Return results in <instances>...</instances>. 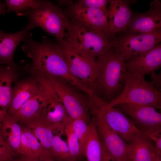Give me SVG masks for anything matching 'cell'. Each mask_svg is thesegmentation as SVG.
<instances>
[{
  "mask_svg": "<svg viewBox=\"0 0 161 161\" xmlns=\"http://www.w3.org/2000/svg\"><path fill=\"white\" fill-rule=\"evenodd\" d=\"M6 7L5 4L0 1V15H5L6 13L5 8Z\"/></svg>",
  "mask_w": 161,
  "mask_h": 161,
  "instance_id": "e575fe53",
  "label": "cell"
},
{
  "mask_svg": "<svg viewBox=\"0 0 161 161\" xmlns=\"http://www.w3.org/2000/svg\"><path fill=\"white\" fill-rule=\"evenodd\" d=\"M123 91L120 94L109 103L107 107H114L121 103H131L149 105L161 108V93L144 77L128 72Z\"/></svg>",
  "mask_w": 161,
  "mask_h": 161,
  "instance_id": "5b68a950",
  "label": "cell"
},
{
  "mask_svg": "<svg viewBox=\"0 0 161 161\" xmlns=\"http://www.w3.org/2000/svg\"><path fill=\"white\" fill-rule=\"evenodd\" d=\"M101 161H119L113 158L104 148L101 143Z\"/></svg>",
  "mask_w": 161,
  "mask_h": 161,
  "instance_id": "d6a6232c",
  "label": "cell"
},
{
  "mask_svg": "<svg viewBox=\"0 0 161 161\" xmlns=\"http://www.w3.org/2000/svg\"><path fill=\"white\" fill-rule=\"evenodd\" d=\"M34 27L28 22L21 30L17 32L7 33L0 30V64L9 65L14 62L13 56L17 47Z\"/></svg>",
  "mask_w": 161,
  "mask_h": 161,
  "instance_id": "ac0fdd59",
  "label": "cell"
},
{
  "mask_svg": "<svg viewBox=\"0 0 161 161\" xmlns=\"http://www.w3.org/2000/svg\"><path fill=\"white\" fill-rule=\"evenodd\" d=\"M28 72L29 75L19 79L12 87L10 100L6 113L9 115L16 112L42 88L41 84L36 75L29 69Z\"/></svg>",
  "mask_w": 161,
  "mask_h": 161,
  "instance_id": "5bb4252c",
  "label": "cell"
},
{
  "mask_svg": "<svg viewBox=\"0 0 161 161\" xmlns=\"http://www.w3.org/2000/svg\"><path fill=\"white\" fill-rule=\"evenodd\" d=\"M21 129L19 154L23 156V158L43 160L52 158L44 149L30 130L25 127Z\"/></svg>",
  "mask_w": 161,
  "mask_h": 161,
  "instance_id": "44dd1931",
  "label": "cell"
},
{
  "mask_svg": "<svg viewBox=\"0 0 161 161\" xmlns=\"http://www.w3.org/2000/svg\"><path fill=\"white\" fill-rule=\"evenodd\" d=\"M73 120L69 116L65 122L64 130L67 136L68 145L70 152L71 161H75L81 157L79 142L72 128Z\"/></svg>",
  "mask_w": 161,
  "mask_h": 161,
  "instance_id": "d4e9b609",
  "label": "cell"
},
{
  "mask_svg": "<svg viewBox=\"0 0 161 161\" xmlns=\"http://www.w3.org/2000/svg\"><path fill=\"white\" fill-rule=\"evenodd\" d=\"M161 29V3L154 0L148 11L143 13H134L124 34H143Z\"/></svg>",
  "mask_w": 161,
  "mask_h": 161,
  "instance_id": "4fadbf2b",
  "label": "cell"
},
{
  "mask_svg": "<svg viewBox=\"0 0 161 161\" xmlns=\"http://www.w3.org/2000/svg\"><path fill=\"white\" fill-rule=\"evenodd\" d=\"M0 127L8 128L9 132H0L2 136H7V141L15 153L19 154L21 134V129L18 123L6 113L1 124Z\"/></svg>",
  "mask_w": 161,
  "mask_h": 161,
  "instance_id": "603a6c76",
  "label": "cell"
},
{
  "mask_svg": "<svg viewBox=\"0 0 161 161\" xmlns=\"http://www.w3.org/2000/svg\"><path fill=\"white\" fill-rule=\"evenodd\" d=\"M110 0H80L72 4L78 7H91L98 8L107 12V5Z\"/></svg>",
  "mask_w": 161,
  "mask_h": 161,
  "instance_id": "f1b7e54d",
  "label": "cell"
},
{
  "mask_svg": "<svg viewBox=\"0 0 161 161\" xmlns=\"http://www.w3.org/2000/svg\"><path fill=\"white\" fill-rule=\"evenodd\" d=\"M128 72L144 77L158 69L161 65V43L142 55L126 62Z\"/></svg>",
  "mask_w": 161,
  "mask_h": 161,
  "instance_id": "e0dca14e",
  "label": "cell"
},
{
  "mask_svg": "<svg viewBox=\"0 0 161 161\" xmlns=\"http://www.w3.org/2000/svg\"><path fill=\"white\" fill-rule=\"evenodd\" d=\"M51 154L52 158L58 161H71L68 144L58 135L54 136Z\"/></svg>",
  "mask_w": 161,
  "mask_h": 161,
  "instance_id": "4316f807",
  "label": "cell"
},
{
  "mask_svg": "<svg viewBox=\"0 0 161 161\" xmlns=\"http://www.w3.org/2000/svg\"><path fill=\"white\" fill-rule=\"evenodd\" d=\"M148 137L154 143V148L157 154L161 155V134L157 133L149 135Z\"/></svg>",
  "mask_w": 161,
  "mask_h": 161,
  "instance_id": "4dcf8cb0",
  "label": "cell"
},
{
  "mask_svg": "<svg viewBox=\"0 0 161 161\" xmlns=\"http://www.w3.org/2000/svg\"><path fill=\"white\" fill-rule=\"evenodd\" d=\"M15 153L0 133V161H7L13 159Z\"/></svg>",
  "mask_w": 161,
  "mask_h": 161,
  "instance_id": "f546056e",
  "label": "cell"
},
{
  "mask_svg": "<svg viewBox=\"0 0 161 161\" xmlns=\"http://www.w3.org/2000/svg\"><path fill=\"white\" fill-rule=\"evenodd\" d=\"M44 1L39 0H5L4 4L7 8L6 13L15 12L18 15L21 12L26 9L38 7L42 4Z\"/></svg>",
  "mask_w": 161,
  "mask_h": 161,
  "instance_id": "83f0119b",
  "label": "cell"
},
{
  "mask_svg": "<svg viewBox=\"0 0 161 161\" xmlns=\"http://www.w3.org/2000/svg\"><path fill=\"white\" fill-rule=\"evenodd\" d=\"M89 108L93 116L97 131L102 138L104 148L114 159L119 161H128V143L107 124L97 110L90 104Z\"/></svg>",
  "mask_w": 161,
  "mask_h": 161,
  "instance_id": "8fae6325",
  "label": "cell"
},
{
  "mask_svg": "<svg viewBox=\"0 0 161 161\" xmlns=\"http://www.w3.org/2000/svg\"><path fill=\"white\" fill-rule=\"evenodd\" d=\"M49 81L59 97L68 115L73 119L82 118L89 124L88 101L72 89L63 79L45 73Z\"/></svg>",
  "mask_w": 161,
  "mask_h": 161,
  "instance_id": "9c48e42d",
  "label": "cell"
},
{
  "mask_svg": "<svg viewBox=\"0 0 161 161\" xmlns=\"http://www.w3.org/2000/svg\"><path fill=\"white\" fill-rule=\"evenodd\" d=\"M118 35L113 39V48L125 62L151 50L161 41V29L145 34Z\"/></svg>",
  "mask_w": 161,
  "mask_h": 161,
  "instance_id": "ba28073f",
  "label": "cell"
},
{
  "mask_svg": "<svg viewBox=\"0 0 161 161\" xmlns=\"http://www.w3.org/2000/svg\"><path fill=\"white\" fill-rule=\"evenodd\" d=\"M96 58V95L100 94L110 102L118 96L123 89L128 75L126 62L113 48Z\"/></svg>",
  "mask_w": 161,
  "mask_h": 161,
  "instance_id": "7a4b0ae2",
  "label": "cell"
},
{
  "mask_svg": "<svg viewBox=\"0 0 161 161\" xmlns=\"http://www.w3.org/2000/svg\"><path fill=\"white\" fill-rule=\"evenodd\" d=\"M58 42L71 73L96 95L95 59L87 54L74 48L65 40Z\"/></svg>",
  "mask_w": 161,
  "mask_h": 161,
  "instance_id": "8992f818",
  "label": "cell"
},
{
  "mask_svg": "<svg viewBox=\"0 0 161 161\" xmlns=\"http://www.w3.org/2000/svg\"><path fill=\"white\" fill-rule=\"evenodd\" d=\"M29 64L23 60L9 65L0 64V118L5 116L11 97L13 83L28 72Z\"/></svg>",
  "mask_w": 161,
  "mask_h": 161,
  "instance_id": "7c38bea8",
  "label": "cell"
},
{
  "mask_svg": "<svg viewBox=\"0 0 161 161\" xmlns=\"http://www.w3.org/2000/svg\"><path fill=\"white\" fill-rule=\"evenodd\" d=\"M66 30L64 40L74 48L95 59L113 47V39L105 34L85 27L69 18Z\"/></svg>",
  "mask_w": 161,
  "mask_h": 161,
  "instance_id": "3957f363",
  "label": "cell"
},
{
  "mask_svg": "<svg viewBox=\"0 0 161 161\" xmlns=\"http://www.w3.org/2000/svg\"><path fill=\"white\" fill-rule=\"evenodd\" d=\"M129 1L110 0L107 9L108 36L113 39L126 29L133 16Z\"/></svg>",
  "mask_w": 161,
  "mask_h": 161,
  "instance_id": "2e32d148",
  "label": "cell"
},
{
  "mask_svg": "<svg viewBox=\"0 0 161 161\" xmlns=\"http://www.w3.org/2000/svg\"><path fill=\"white\" fill-rule=\"evenodd\" d=\"M22 41V49L31 60L30 68L60 77L79 90L88 91L87 88L70 72L58 42L51 41L45 36L38 42L29 32Z\"/></svg>",
  "mask_w": 161,
  "mask_h": 161,
  "instance_id": "6da1fadb",
  "label": "cell"
},
{
  "mask_svg": "<svg viewBox=\"0 0 161 161\" xmlns=\"http://www.w3.org/2000/svg\"><path fill=\"white\" fill-rule=\"evenodd\" d=\"M151 74V81L150 83L160 91L161 90V74H157L154 72Z\"/></svg>",
  "mask_w": 161,
  "mask_h": 161,
  "instance_id": "1f68e13d",
  "label": "cell"
},
{
  "mask_svg": "<svg viewBox=\"0 0 161 161\" xmlns=\"http://www.w3.org/2000/svg\"><path fill=\"white\" fill-rule=\"evenodd\" d=\"M72 126L79 142L81 156H83L89 132V124L84 120L80 118L73 120Z\"/></svg>",
  "mask_w": 161,
  "mask_h": 161,
  "instance_id": "484cf974",
  "label": "cell"
},
{
  "mask_svg": "<svg viewBox=\"0 0 161 161\" xmlns=\"http://www.w3.org/2000/svg\"><path fill=\"white\" fill-rule=\"evenodd\" d=\"M88 100L109 126L126 143L131 142L144 134L121 111L114 107H107V102L97 95L93 94Z\"/></svg>",
  "mask_w": 161,
  "mask_h": 161,
  "instance_id": "52a82bcc",
  "label": "cell"
},
{
  "mask_svg": "<svg viewBox=\"0 0 161 161\" xmlns=\"http://www.w3.org/2000/svg\"><path fill=\"white\" fill-rule=\"evenodd\" d=\"M118 109L129 116L135 126L147 136L161 133V114L151 106L131 103L119 104Z\"/></svg>",
  "mask_w": 161,
  "mask_h": 161,
  "instance_id": "30bf717a",
  "label": "cell"
},
{
  "mask_svg": "<svg viewBox=\"0 0 161 161\" xmlns=\"http://www.w3.org/2000/svg\"><path fill=\"white\" fill-rule=\"evenodd\" d=\"M38 78L42 85L40 91L25 102L15 113L9 115L18 123L21 122L39 114L45 105V88L41 79Z\"/></svg>",
  "mask_w": 161,
  "mask_h": 161,
  "instance_id": "7402d4cb",
  "label": "cell"
},
{
  "mask_svg": "<svg viewBox=\"0 0 161 161\" xmlns=\"http://www.w3.org/2000/svg\"><path fill=\"white\" fill-rule=\"evenodd\" d=\"M14 161H54L52 158H48L45 159H26L23 158L21 160H18Z\"/></svg>",
  "mask_w": 161,
  "mask_h": 161,
  "instance_id": "836d02e7",
  "label": "cell"
},
{
  "mask_svg": "<svg viewBox=\"0 0 161 161\" xmlns=\"http://www.w3.org/2000/svg\"><path fill=\"white\" fill-rule=\"evenodd\" d=\"M128 145V161H153L157 154L153 142L144 134Z\"/></svg>",
  "mask_w": 161,
  "mask_h": 161,
  "instance_id": "ffe728a7",
  "label": "cell"
},
{
  "mask_svg": "<svg viewBox=\"0 0 161 161\" xmlns=\"http://www.w3.org/2000/svg\"><path fill=\"white\" fill-rule=\"evenodd\" d=\"M18 15L26 16L28 23L54 36L58 42L63 40L66 36L68 18L65 12L51 2L44 0L38 7L26 9Z\"/></svg>",
  "mask_w": 161,
  "mask_h": 161,
  "instance_id": "277c9868",
  "label": "cell"
},
{
  "mask_svg": "<svg viewBox=\"0 0 161 161\" xmlns=\"http://www.w3.org/2000/svg\"><path fill=\"white\" fill-rule=\"evenodd\" d=\"M89 132L86 146L85 155L88 161H101V146L94 120L89 124Z\"/></svg>",
  "mask_w": 161,
  "mask_h": 161,
  "instance_id": "cb8c5ba5",
  "label": "cell"
},
{
  "mask_svg": "<svg viewBox=\"0 0 161 161\" xmlns=\"http://www.w3.org/2000/svg\"><path fill=\"white\" fill-rule=\"evenodd\" d=\"M21 123L25 125V127L31 131L40 141L44 149L52 157V146L54 137L52 130L54 129L44 121L40 113Z\"/></svg>",
  "mask_w": 161,
  "mask_h": 161,
  "instance_id": "d6986e66",
  "label": "cell"
},
{
  "mask_svg": "<svg viewBox=\"0 0 161 161\" xmlns=\"http://www.w3.org/2000/svg\"><path fill=\"white\" fill-rule=\"evenodd\" d=\"M161 155L157 154L153 161H161Z\"/></svg>",
  "mask_w": 161,
  "mask_h": 161,
  "instance_id": "d590c367",
  "label": "cell"
},
{
  "mask_svg": "<svg viewBox=\"0 0 161 161\" xmlns=\"http://www.w3.org/2000/svg\"><path fill=\"white\" fill-rule=\"evenodd\" d=\"M70 4L65 12L69 19L108 37L107 12L98 8L76 7L72 3Z\"/></svg>",
  "mask_w": 161,
  "mask_h": 161,
  "instance_id": "9a60e30c",
  "label": "cell"
}]
</instances>
